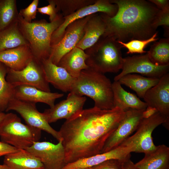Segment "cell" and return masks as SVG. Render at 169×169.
I'll return each mask as SVG.
<instances>
[{
  "mask_svg": "<svg viewBox=\"0 0 169 169\" xmlns=\"http://www.w3.org/2000/svg\"><path fill=\"white\" fill-rule=\"evenodd\" d=\"M118 107L83 110L62 125L59 134L67 164L101 153L106 141L124 117Z\"/></svg>",
  "mask_w": 169,
  "mask_h": 169,
  "instance_id": "obj_1",
  "label": "cell"
},
{
  "mask_svg": "<svg viewBox=\"0 0 169 169\" xmlns=\"http://www.w3.org/2000/svg\"><path fill=\"white\" fill-rule=\"evenodd\" d=\"M110 1L116 4L118 10L111 17L100 13L106 26L103 37H111L117 41L127 42L148 39L156 32L154 23L160 10L148 0Z\"/></svg>",
  "mask_w": 169,
  "mask_h": 169,
  "instance_id": "obj_2",
  "label": "cell"
},
{
  "mask_svg": "<svg viewBox=\"0 0 169 169\" xmlns=\"http://www.w3.org/2000/svg\"><path fill=\"white\" fill-rule=\"evenodd\" d=\"M70 92L90 98L94 102V106L99 109L108 110L115 107L110 80L104 74L90 68L81 71Z\"/></svg>",
  "mask_w": 169,
  "mask_h": 169,
  "instance_id": "obj_3",
  "label": "cell"
},
{
  "mask_svg": "<svg viewBox=\"0 0 169 169\" xmlns=\"http://www.w3.org/2000/svg\"><path fill=\"white\" fill-rule=\"evenodd\" d=\"M64 20V17L60 13L53 22L49 23L42 19L29 23L19 15V28L28 43L33 56L41 62L49 58L52 36Z\"/></svg>",
  "mask_w": 169,
  "mask_h": 169,
  "instance_id": "obj_4",
  "label": "cell"
},
{
  "mask_svg": "<svg viewBox=\"0 0 169 169\" xmlns=\"http://www.w3.org/2000/svg\"><path fill=\"white\" fill-rule=\"evenodd\" d=\"M122 48L113 37L102 36L84 50L87 55L86 63L89 68L104 74L117 73L122 67Z\"/></svg>",
  "mask_w": 169,
  "mask_h": 169,
  "instance_id": "obj_5",
  "label": "cell"
},
{
  "mask_svg": "<svg viewBox=\"0 0 169 169\" xmlns=\"http://www.w3.org/2000/svg\"><path fill=\"white\" fill-rule=\"evenodd\" d=\"M41 135V131L23 123L13 113L5 114L0 123L1 141L18 149H25L39 141Z\"/></svg>",
  "mask_w": 169,
  "mask_h": 169,
  "instance_id": "obj_6",
  "label": "cell"
},
{
  "mask_svg": "<svg viewBox=\"0 0 169 169\" xmlns=\"http://www.w3.org/2000/svg\"><path fill=\"white\" fill-rule=\"evenodd\" d=\"M161 124L169 130V119L158 112L148 118H143L136 132L122 143L134 146L135 152L145 154L153 151L156 146L154 143L152 134L154 130Z\"/></svg>",
  "mask_w": 169,
  "mask_h": 169,
  "instance_id": "obj_7",
  "label": "cell"
},
{
  "mask_svg": "<svg viewBox=\"0 0 169 169\" xmlns=\"http://www.w3.org/2000/svg\"><path fill=\"white\" fill-rule=\"evenodd\" d=\"M6 79L14 87L27 85L45 91L51 92L42 63L34 57L28 65L21 70L15 71L8 68Z\"/></svg>",
  "mask_w": 169,
  "mask_h": 169,
  "instance_id": "obj_8",
  "label": "cell"
},
{
  "mask_svg": "<svg viewBox=\"0 0 169 169\" xmlns=\"http://www.w3.org/2000/svg\"><path fill=\"white\" fill-rule=\"evenodd\" d=\"M35 104L13 98L9 102L6 111H16L27 125L46 132L52 136L58 141L62 140L59 131L54 129L49 125L43 113H41L38 110Z\"/></svg>",
  "mask_w": 169,
  "mask_h": 169,
  "instance_id": "obj_9",
  "label": "cell"
},
{
  "mask_svg": "<svg viewBox=\"0 0 169 169\" xmlns=\"http://www.w3.org/2000/svg\"><path fill=\"white\" fill-rule=\"evenodd\" d=\"M93 14L76 20L67 27L61 40L51 47L49 59L54 64L57 65L64 55L76 47L84 35L87 22Z\"/></svg>",
  "mask_w": 169,
  "mask_h": 169,
  "instance_id": "obj_10",
  "label": "cell"
},
{
  "mask_svg": "<svg viewBox=\"0 0 169 169\" xmlns=\"http://www.w3.org/2000/svg\"><path fill=\"white\" fill-rule=\"evenodd\" d=\"M121 72L115 76V81L130 74H138L147 77L160 78L168 73L169 65L158 66L150 60L147 53L143 55L128 56L123 59Z\"/></svg>",
  "mask_w": 169,
  "mask_h": 169,
  "instance_id": "obj_11",
  "label": "cell"
},
{
  "mask_svg": "<svg viewBox=\"0 0 169 169\" xmlns=\"http://www.w3.org/2000/svg\"><path fill=\"white\" fill-rule=\"evenodd\" d=\"M118 10L117 5L109 0H96L93 4L84 7L73 14L64 17L63 23L54 32L51 37V46L56 44L62 38L67 27L74 21L91 14L101 13L114 17Z\"/></svg>",
  "mask_w": 169,
  "mask_h": 169,
  "instance_id": "obj_12",
  "label": "cell"
},
{
  "mask_svg": "<svg viewBox=\"0 0 169 169\" xmlns=\"http://www.w3.org/2000/svg\"><path fill=\"white\" fill-rule=\"evenodd\" d=\"M25 150L40 160L44 169H62L67 164L62 140L56 144L48 141L35 142Z\"/></svg>",
  "mask_w": 169,
  "mask_h": 169,
  "instance_id": "obj_13",
  "label": "cell"
},
{
  "mask_svg": "<svg viewBox=\"0 0 169 169\" xmlns=\"http://www.w3.org/2000/svg\"><path fill=\"white\" fill-rule=\"evenodd\" d=\"M145 110L130 109L125 111L124 117L106 141L101 153L118 146L136 131L143 119L142 113Z\"/></svg>",
  "mask_w": 169,
  "mask_h": 169,
  "instance_id": "obj_14",
  "label": "cell"
},
{
  "mask_svg": "<svg viewBox=\"0 0 169 169\" xmlns=\"http://www.w3.org/2000/svg\"><path fill=\"white\" fill-rule=\"evenodd\" d=\"M86 100V98L70 92L66 99L46 109L43 112L50 124L59 120L70 119L80 112Z\"/></svg>",
  "mask_w": 169,
  "mask_h": 169,
  "instance_id": "obj_15",
  "label": "cell"
},
{
  "mask_svg": "<svg viewBox=\"0 0 169 169\" xmlns=\"http://www.w3.org/2000/svg\"><path fill=\"white\" fill-rule=\"evenodd\" d=\"M135 149L134 146L122 143L118 146L108 151L67 164L62 169L90 168L111 159L125 161L131 158V153L134 152Z\"/></svg>",
  "mask_w": 169,
  "mask_h": 169,
  "instance_id": "obj_16",
  "label": "cell"
},
{
  "mask_svg": "<svg viewBox=\"0 0 169 169\" xmlns=\"http://www.w3.org/2000/svg\"><path fill=\"white\" fill-rule=\"evenodd\" d=\"M147 106L155 108L169 119V73L160 79L158 83L146 92L143 98Z\"/></svg>",
  "mask_w": 169,
  "mask_h": 169,
  "instance_id": "obj_17",
  "label": "cell"
},
{
  "mask_svg": "<svg viewBox=\"0 0 169 169\" xmlns=\"http://www.w3.org/2000/svg\"><path fill=\"white\" fill-rule=\"evenodd\" d=\"M64 96V94L48 92L36 87L27 85H21L14 87V98L36 103H45L52 108L55 105V100Z\"/></svg>",
  "mask_w": 169,
  "mask_h": 169,
  "instance_id": "obj_18",
  "label": "cell"
},
{
  "mask_svg": "<svg viewBox=\"0 0 169 169\" xmlns=\"http://www.w3.org/2000/svg\"><path fill=\"white\" fill-rule=\"evenodd\" d=\"M42 63L47 82L63 92H70L75 79L65 69L54 64L49 59Z\"/></svg>",
  "mask_w": 169,
  "mask_h": 169,
  "instance_id": "obj_19",
  "label": "cell"
},
{
  "mask_svg": "<svg viewBox=\"0 0 169 169\" xmlns=\"http://www.w3.org/2000/svg\"><path fill=\"white\" fill-rule=\"evenodd\" d=\"M33 57L28 45L21 46L0 52V62L15 71L23 69Z\"/></svg>",
  "mask_w": 169,
  "mask_h": 169,
  "instance_id": "obj_20",
  "label": "cell"
},
{
  "mask_svg": "<svg viewBox=\"0 0 169 169\" xmlns=\"http://www.w3.org/2000/svg\"><path fill=\"white\" fill-rule=\"evenodd\" d=\"M106 28L100 13L93 14L87 22L84 35L76 47L84 50L91 47L103 36Z\"/></svg>",
  "mask_w": 169,
  "mask_h": 169,
  "instance_id": "obj_21",
  "label": "cell"
},
{
  "mask_svg": "<svg viewBox=\"0 0 169 169\" xmlns=\"http://www.w3.org/2000/svg\"><path fill=\"white\" fill-rule=\"evenodd\" d=\"M135 165L139 169H169V147L164 144L156 146Z\"/></svg>",
  "mask_w": 169,
  "mask_h": 169,
  "instance_id": "obj_22",
  "label": "cell"
},
{
  "mask_svg": "<svg viewBox=\"0 0 169 169\" xmlns=\"http://www.w3.org/2000/svg\"><path fill=\"white\" fill-rule=\"evenodd\" d=\"M3 164L10 169H44L40 160L25 149L5 156Z\"/></svg>",
  "mask_w": 169,
  "mask_h": 169,
  "instance_id": "obj_23",
  "label": "cell"
},
{
  "mask_svg": "<svg viewBox=\"0 0 169 169\" xmlns=\"http://www.w3.org/2000/svg\"><path fill=\"white\" fill-rule=\"evenodd\" d=\"M87 57L84 50L75 47L62 57L57 66L65 69L76 79L82 70L89 68L85 62Z\"/></svg>",
  "mask_w": 169,
  "mask_h": 169,
  "instance_id": "obj_24",
  "label": "cell"
},
{
  "mask_svg": "<svg viewBox=\"0 0 169 169\" xmlns=\"http://www.w3.org/2000/svg\"><path fill=\"white\" fill-rule=\"evenodd\" d=\"M115 107H117L125 111L130 109H145L146 103L136 95L125 90L118 81L112 83Z\"/></svg>",
  "mask_w": 169,
  "mask_h": 169,
  "instance_id": "obj_25",
  "label": "cell"
},
{
  "mask_svg": "<svg viewBox=\"0 0 169 169\" xmlns=\"http://www.w3.org/2000/svg\"><path fill=\"white\" fill-rule=\"evenodd\" d=\"M160 79L130 74L123 76L118 81L121 85H125L135 91L139 97L143 98L147 91L156 85Z\"/></svg>",
  "mask_w": 169,
  "mask_h": 169,
  "instance_id": "obj_26",
  "label": "cell"
},
{
  "mask_svg": "<svg viewBox=\"0 0 169 169\" xmlns=\"http://www.w3.org/2000/svg\"><path fill=\"white\" fill-rule=\"evenodd\" d=\"M24 45L29 44L19 28L18 22L0 31V52Z\"/></svg>",
  "mask_w": 169,
  "mask_h": 169,
  "instance_id": "obj_27",
  "label": "cell"
},
{
  "mask_svg": "<svg viewBox=\"0 0 169 169\" xmlns=\"http://www.w3.org/2000/svg\"><path fill=\"white\" fill-rule=\"evenodd\" d=\"M151 61L158 66L169 65V39L163 38L156 41L147 51Z\"/></svg>",
  "mask_w": 169,
  "mask_h": 169,
  "instance_id": "obj_28",
  "label": "cell"
},
{
  "mask_svg": "<svg viewBox=\"0 0 169 169\" xmlns=\"http://www.w3.org/2000/svg\"><path fill=\"white\" fill-rule=\"evenodd\" d=\"M15 0H0V31L18 22L19 17Z\"/></svg>",
  "mask_w": 169,
  "mask_h": 169,
  "instance_id": "obj_29",
  "label": "cell"
},
{
  "mask_svg": "<svg viewBox=\"0 0 169 169\" xmlns=\"http://www.w3.org/2000/svg\"><path fill=\"white\" fill-rule=\"evenodd\" d=\"M8 68L0 62V111H6L10 101L14 98V87L6 79Z\"/></svg>",
  "mask_w": 169,
  "mask_h": 169,
  "instance_id": "obj_30",
  "label": "cell"
},
{
  "mask_svg": "<svg viewBox=\"0 0 169 169\" xmlns=\"http://www.w3.org/2000/svg\"><path fill=\"white\" fill-rule=\"evenodd\" d=\"M96 0H54L58 13L64 17L69 15L81 8L94 4Z\"/></svg>",
  "mask_w": 169,
  "mask_h": 169,
  "instance_id": "obj_31",
  "label": "cell"
},
{
  "mask_svg": "<svg viewBox=\"0 0 169 169\" xmlns=\"http://www.w3.org/2000/svg\"><path fill=\"white\" fill-rule=\"evenodd\" d=\"M158 32H156L151 38L145 40L133 39L127 42L117 41L121 45L122 48H126L128 50L127 54L138 53L142 54L147 53L144 50L145 48L150 43L156 41L158 38L156 37Z\"/></svg>",
  "mask_w": 169,
  "mask_h": 169,
  "instance_id": "obj_32",
  "label": "cell"
},
{
  "mask_svg": "<svg viewBox=\"0 0 169 169\" xmlns=\"http://www.w3.org/2000/svg\"><path fill=\"white\" fill-rule=\"evenodd\" d=\"M38 3V0H33L27 8L21 9L20 10L19 15L22 17L26 22L31 23L32 20L36 18Z\"/></svg>",
  "mask_w": 169,
  "mask_h": 169,
  "instance_id": "obj_33",
  "label": "cell"
},
{
  "mask_svg": "<svg viewBox=\"0 0 169 169\" xmlns=\"http://www.w3.org/2000/svg\"><path fill=\"white\" fill-rule=\"evenodd\" d=\"M49 4L46 6L38 8L37 12L42 14L49 16L50 22H53L56 18L58 12L54 0H47Z\"/></svg>",
  "mask_w": 169,
  "mask_h": 169,
  "instance_id": "obj_34",
  "label": "cell"
},
{
  "mask_svg": "<svg viewBox=\"0 0 169 169\" xmlns=\"http://www.w3.org/2000/svg\"><path fill=\"white\" fill-rule=\"evenodd\" d=\"M124 161L117 159L109 160L94 166L91 167V169H122L123 164Z\"/></svg>",
  "mask_w": 169,
  "mask_h": 169,
  "instance_id": "obj_35",
  "label": "cell"
},
{
  "mask_svg": "<svg viewBox=\"0 0 169 169\" xmlns=\"http://www.w3.org/2000/svg\"><path fill=\"white\" fill-rule=\"evenodd\" d=\"M157 29L160 26H163L167 30L169 28V11H163L160 10L154 23Z\"/></svg>",
  "mask_w": 169,
  "mask_h": 169,
  "instance_id": "obj_36",
  "label": "cell"
},
{
  "mask_svg": "<svg viewBox=\"0 0 169 169\" xmlns=\"http://www.w3.org/2000/svg\"><path fill=\"white\" fill-rule=\"evenodd\" d=\"M18 150L8 144L0 141V157L14 152Z\"/></svg>",
  "mask_w": 169,
  "mask_h": 169,
  "instance_id": "obj_37",
  "label": "cell"
},
{
  "mask_svg": "<svg viewBox=\"0 0 169 169\" xmlns=\"http://www.w3.org/2000/svg\"><path fill=\"white\" fill-rule=\"evenodd\" d=\"M159 9L163 11H169V1L168 0H149Z\"/></svg>",
  "mask_w": 169,
  "mask_h": 169,
  "instance_id": "obj_38",
  "label": "cell"
},
{
  "mask_svg": "<svg viewBox=\"0 0 169 169\" xmlns=\"http://www.w3.org/2000/svg\"><path fill=\"white\" fill-rule=\"evenodd\" d=\"M157 112H158L157 110L155 108L147 106L142 113V118L143 119L148 118Z\"/></svg>",
  "mask_w": 169,
  "mask_h": 169,
  "instance_id": "obj_39",
  "label": "cell"
},
{
  "mask_svg": "<svg viewBox=\"0 0 169 169\" xmlns=\"http://www.w3.org/2000/svg\"><path fill=\"white\" fill-rule=\"evenodd\" d=\"M122 169H139L131 160L130 158L125 160L123 164Z\"/></svg>",
  "mask_w": 169,
  "mask_h": 169,
  "instance_id": "obj_40",
  "label": "cell"
},
{
  "mask_svg": "<svg viewBox=\"0 0 169 169\" xmlns=\"http://www.w3.org/2000/svg\"><path fill=\"white\" fill-rule=\"evenodd\" d=\"M5 113L3 112L0 111V123L3 118Z\"/></svg>",
  "mask_w": 169,
  "mask_h": 169,
  "instance_id": "obj_41",
  "label": "cell"
},
{
  "mask_svg": "<svg viewBox=\"0 0 169 169\" xmlns=\"http://www.w3.org/2000/svg\"><path fill=\"white\" fill-rule=\"evenodd\" d=\"M0 169H10L7 166L3 164H0Z\"/></svg>",
  "mask_w": 169,
  "mask_h": 169,
  "instance_id": "obj_42",
  "label": "cell"
},
{
  "mask_svg": "<svg viewBox=\"0 0 169 169\" xmlns=\"http://www.w3.org/2000/svg\"><path fill=\"white\" fill-rule=\"evenodd\" d=\"M74 169H91V167H90V168H74Z\"/></svg>",
  "mask_w": 169,
  "mask_h": 169,
  "instance_id": "obj_43",
  "label": "cell"
}]
</instances>
